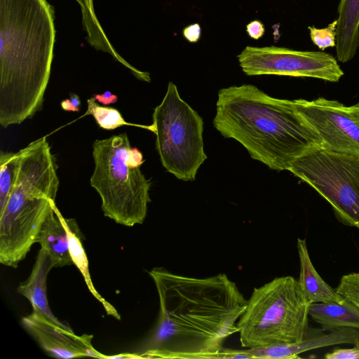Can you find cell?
<instances>
[{"instance_id": "cell-26", "label": "cell", "mask_w": 359, "mask_h": 359, "mask_svg": "<svg viewBox=\"0 0 359 359\" xmlns=\"http://www.w3.org/2000/svg\"><path fill=\"white\" fill-rule=\"evenodd\" d=\"M247 32L251 38L258 39L264 33V25L259 20L252 21L247 25Z\"/></svg>"}, {"instance_id": "cell-9", "label": "cell", "mask_w": 359, "mask_h": 359, "mask_svg": "<svg viewBox=\"0 0 359 359\" xmlns=\"http://www.w3.org/2000/svg\"><path fill=\"white\" fill-rule=\"evenodd\" d=\"M238 59L243 72L248 76L311 77L337 82L344 75L337 60L323 51L296 50L274 46H246Z\"/></svg>"}, {"instance_id": "cell-10", "label": "cell", "mask_w": 359, "mask_h": 359, "mask_svg": "<svg viewBox=\"0 0 359 359\" xmlns=\"http://www.w3.org/2000/svg\"><path fill=\"white\" fill-rule=\"evenodd\" d=\"M297 111L320 136L323 149L359 156V112L333 100H294Z\"/></svg>"}, {"instance_id": "cell-14", "label": "cell", "mask_w": 359, "mask_h": 359, "mask_svg": "<svg viewBox=\"0 0 359 359\" xmlns=\"http://www.w3.org/2000/svg\"><path fill=\"white\" fill-rule=\"evenodd\" d=\"M62 217L55 204L44 221L36 238L41 248L48 253L53 268L73 264Z\"/></svg>"}, {"instance_id": "cell-16", "label": "cell", "mask_w": 359, "mask_h": 359, "mask_svg": "<svg viewBox=\"0 0 359 359\" xmlns=\"http://www.w3.org/2000/svg\"><path fill=\"white\" fill-rule=\"evenodd\" d=\"M299 259V283L310 304L322 302L341 303L344 298L330 286L318 274L310 259L305 239L297 238Z\"/></svg>"}, {"instance_id": "cell-24", "label": "cell", "mask_w": 359, "mask_h": 359, "mask_svg": "<svg viewBox=\"0 0 359 359\" xmlns=\"http://www.w3.org/2000/svg\"><path fill=\"white\" fill-rule=\"evenodd\" d=\"M326 359H359V339L351 348H334L327 353Z\"/></svg>"}, {"instance_id": "cell-15", "label": "cell", "mask_w": 359, "mask_h": 359, "mask_svg": "<svg viewBox=\"0 0 359 359\" xmlns=\"http://www.w3.org/2000/svg\"><path fill=\"white\" fill-rule=\"evenodd\" d=\"M337 11L336 54L344 63L353 58L359 47V0H341Z\"/></svg>"}, {"instance_id": "cell-27", "label": "cell", "mask_w": 359, "mask_h": 359, "mask_svg": "<svg viewBox=\"0 0 359 359\" xmlns=\"http://www.w3.org/2000/svg\"><path fill=\"white\" fill-rule=\"evenodd\" d=\"M184 37L190 42H196L201 36V27L196 23L191 25L183 31Z\"/></svg>"}, {"instance_id": "cell-29", "label": "cell", "mask_w": 359, "mask_h": 359, "mask_svg": "<svg viewBox=\"0 0 359 359\" xmlns=\"http://www.w3.org/2000/svg\"><path fill=\"white\" fill-rule=\"evenodd\" d=\"M357 111L359 112V102H358L356 104L354 105Z\"/></svg>"}, {"instance_id": "cell-11", "label": "cell", "mask_w": 359, "mask_h": 359, "mask_svg": "<svg viewBox=\"0 0 359 359\" xmlns=\"http://www.w3.org/2000/svg\"><path fill=\"white\" fill-rule=\"evenodd\" d=\"M21 321L25 330L52 357L106 358L107 355L93 347L92 334L76 335L72 330L53 323L34 312L23 317Z\"/></svg>"}, {"instance_id": "cell-7", "label": "cell", "mask_w": 359, "mask_h": 359, "mask_svg": "<svg viewBox=\"0 0 359 359\" xmlns=\"http://www.w3.org/2000/svg\"><path fill=\"white\" fill-rule=\"evenodd\" d=\"M152 130L156 148L167 172L183 181H193L207 159L203 121L169 82L162 102L154 110Z\"/></svg>"}, {"instance_id": "cell-5", "label": "cell", "mask_w": 359, "mask_h": 359, "mask_svg": "<svg viewBox=\"0 0 359 359\" xmlns=\"http://www.w3.org/2000/svg\"><path fill=\"white\" fill-rule=\"evenodd\" d=\"M93 157L90 184L101 198L104 216L126 226L142 224L151 201V183L140 169L142 152L131 147L126 133H121L96 140Z\"/></svg>"}, {"instance_id": "cell-20", "label": "cell", "mask_w": 359, "mask_h": 359, "mask_svg": "<svg viewBox=\"0 0 359 359\" xmlns=\"http://www.w3.org/2000/svg\"><path fill=\"white\" fill-rule=\"evenodd\" d=\"M95 100L94 97L87 100L88 108L84 116H93L100 128L105 130H114L123 126H129L152 130L151 125L142 126L127 122L118 109L99 105Z\"/></svg>"}, {"instance_id": "cell-17", "label": "cell", "mask_w": 359, "mask_h": 359, "mask_svg": "<svg viewBox=\"0 0 359 359\" xmlns=\"http://www.w3.org/2000/svg\"><path fill=\"white\" fill-rule=\"evenodd\" d=\"M309 313L325 331L344 327L359 330V309L346 299L341 303H312Z\"/></svg>"}, {"instance_id": "cell-2", "label": "cell", "mask_w": 359, "mask_h": 359, "mask_svg": "<svg viewBox=\"0 0 359 359\" xmlns=\"http://www.w3.org/2000/svg\"><path fill=\"white\" fill-rule=\"evenodd\" d=\"M47 0H0V124H20L41 111L55 41Z\"/></svg>"}, {"instance_id": "cell-12", "label": "cell", "mask_w": 359, "mask_h": 359, "mask_svg": "<svg viewBox=\"0 0 359 359\" xmlns=\"http://www.w3.org/2000/svg\"><path fill=\"white\" fill-rule=\"evenodd\" d=\"M359 339V330L344 327L330 330L325 334L306 335L302 341L245 349L254 359H285L299 358L307 351L337 344H355Z\"/></svg>"}, {"instance_id": "cell-25", "label": "cell", "mask_w": 359, "mask_h": 359, "mask_svg": "<svg viewBox=\"0 0 359 359\" xmlns=\"http://www.w3.org/2000/svg\"><path fill=\"white\" fill-rule=\"evenodd\" d=\"M81 100L75 93H71L69 98L61 102L60 106L64 111L78 112L81 109Z\"/></svg>"}, {"instance_id": "cell-28", "label": "cell", "mask_w": 359, "mask_h": 359, "mask_svg": "<svg viewBox=\"0 0 359 359\" xmlns=\"http://www.w3.org/2000/svg\"><path fill=\"white\" fill-rule=\"evenodd\" d=\"M93 97L99 103L103 105L114 104L118 100V97L109 90L104 92L103 94L93 95Z\"/></svg>"}, {"instance_id": "cell-18", "label": "cell", "mask_w": 359, "mask_h": 359, "mask_svg": "<svg viewBox=\"0 0 359 359\" xmlns=\"http://www.w3.org/2000/svg\"><path fill=\"white\" fill-rule=\"evenodd\" d=\"M62 220L68 236L69 252L73 264L80 271L90 292L101 303L107 314L117 320H121V316L116 309L102 297L93 284L87 256L83 247V235L77 222L74 219L65 218L64 217Z\"/></svg>"}, {"instance_id": "cell-23", "label": "cell", "mask_w": 359, "mask_h": 359, "mask_svg": "<svg viewBox=\"0 0 359 359\" xmlns=\"http://www.w3.org/2000/svg\"><path fill=\"white\" fill-rule=\"evenodd\" d=\"M337 20L331 22L325 28L318 29L309 27L312 42L321 50L329 47L335 46Z\"/></svg>"}, {"instance_id": "cell-19", "label": "cell", "mask_w": 359, "mask_h": 359, "mask_svg": "<svg viewBox=\"0 0 359 359\" xmlns=\"http://www.w3.org/2000/svg\"><path fill=\"white\" fill-rule=\"evenodd\" d=\"M75 1L81 7L83 27L87 34L88 43L97 50L109 53L128 69H133V67L118 54L107 36L95 14L93 0Z\"/></svg>"}, {"instance_id": "cell-13", "label": "cell", "mask_w": 359, "mask_h": 359, "mask_svg": "<svg viewBox=\"0 0 359 359\" xmlns=\"http://www.w3.org/2000/svg\"><path fill=\"white\" fill-rule=\"evenodd\" d=\"M53 268L48 253L41 248L29 276L25 282L20 284L17 292L29 301L33 312L53 323L67 330H72L68 325L59 320L53 314L48 306L46 282L48 274Z\"/></svg>"}, {"instance_id": "cell-3", "label": "cell", "mask_w": 359, "mask_h": 359, "mask_svg": "<svg viewBox=\"0 0 359 359\" xmlns=\"http://www.w3.org/2000/svg\"><path fill=\"white\" fill-rule=\"evenodd\" d=\"M213 126L224 137L241 143L252 158L275 170H289L297 160L323 149L292 100L271 97L251 84L219 90Z\"/></svg>"}, {"instance_id": "cell-4", "label": "cell", "mask_w": 359, "mask_h": 359, "mask_svg": "<svg viewBox=\"0 0 359 359\" xmlns=\"http://www.w3.org/2000/svg\"><path fill=\"white\" fill-rule=\"evenodd\" d=\"M55 156L46 137L16 152L13 186L0 211V262L16 268L36 243L55 205L60 181Z\"/></svg>"}, {"instance_id": "cell-6", "label": "cell", "mask_w": 359, "mask_h": 359, "mask_svg": "<svg viewBox=\"0 0 359 359\" xmlns=\"http://www.w3.org/2000/svg\"><path fill=\"white\" fill-rule=\"evenodd\" d=\"M310 304L298 280L290 276L254 288L236 324L241 346L250 348L302 341L308 334Z\"/></svg>"}, {"instance_id": "cell-21", "label": "cell", "mask_w": 359, "mask_h": 359, "mask_svg": "<svg viewBox=\"0 0 359 359\" xmlns=\"http://www.w3.org/2000/svg\"><path fill=\"white\" fill-rule=\"evenodd\" d=\"M16 152L0 153V211L8 201L15 176Z\"/></svg>"}, {"instance_id": "cell-1", "label": "cell", "mask_w": 359, "mask_h": 359, "mask_svg": "<svg viewBox=\"0 0 359 359\" xmlns=\"http://www.w3.org/2000/svg\"><path fill=\"white\" fill-rule=\"evenodd\" d=\"M159 315L137 358L230 359L224 341L238 332L248 300L224 273L198 278L157 267L149 271Z\"/></svg>"}, {"instance_id": "cell-22", "label": "cell", "mask_w": 359, "mask_h": 359, "mask_svg": "<svg viewBox=\"0 0 359 359\" xmlns=\"http://www.w3.org/2000/svg\"><path fill=\"white\" fill-rule=\"evenodd\" d=\"M335 290L359 309V272L343 276Z\"/></svg>"}, {"instance_id": "cell-8", "label": "cell", "mask_w": 359, "mask_h": 359, "mask_svg": "<svg viewBox=\"0 0 359 359\" xmlns=\"http://www.w3.org/2000/svg\"><path fill=\"white\" fill-rule=\"evenodd\" d=\"M289 171L329 202L339 222L359 229V156L320 149L297 160Z\"/></svg>"}]
</instances>
